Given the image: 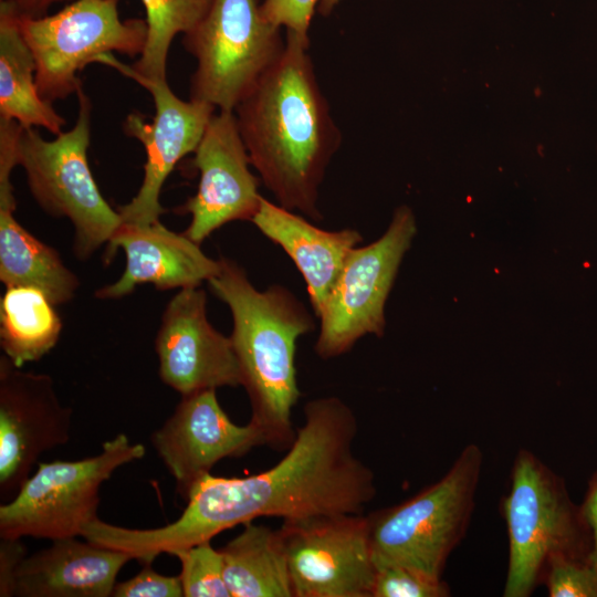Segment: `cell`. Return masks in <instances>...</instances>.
I'll return each mask as SVG.
<instances>
[{"label":"cell","instance_id":"cell-1","mask_svg":"<svg viewBox=\"0 0 597 597\" xmlns=\"http://www.w3.org/2000/svg\"><path fill=\"white\" fill-rule=\"evenodd\" d=\"M357 420L337 397L304 406V422L286 454L244 478H202L176 520L179 536L196 545L258 517L283 521L363 514L376 495L375 475L353 450Z\"/></svg>","mask_w":597,"mask_h":597},{"label":"cell","instance_id":"cell-2","mask_svg":"<svg viewBox=\"0 0 597 597\" xmlns=\"http://www.w3.org/2000/svg\"><path fill=\"white\" fill-rule=\"evenodd\" d=\"M308 46L286 32L282 55L233 113L251 166L276 203L318 221V189L342 135Z\"/></svg>","mask_w":597,"mask_h":597},{"label":"cell","instance_id":"cell-3","mask_svg":"<svg viewBox=\"0 0 597 597\" xmlns=\"http://www.w3.org/2000/svg\"><path fill=\"white\" fill-rule=\"evenodd\" d=\"M220 263L219 273L208 284L231 312L230 338L251 405L250 421L262 430L266 444L290 448L296 436L292 409L301 395L296 343L314 328L313 318L284 286L260 291L235 261L221 256Z\"/></svg>","mask_w":597,"mask_h":597},{"label":"cell","instance_id":"cell-4","mask_svg":"<svg viewBox=\"0 0 597 597\" xmlns=\"http://www.w3.org/2000/svg\"><path fill=\"white\" fill-rule=\"evenodd\" d=\"M501 513L509 537L503 597H530L554 559H588L591 536L579 504L564 478L530 450L513 460Z\"/></svg>","mask_w":597,"mask_h":597},{"label":"cell","instance_id":"cell-5","mask_svg":"<svg viewBox=\"0 0 597 597\" xmlns=\"http://www.w3.org/2000/svg\"><path fill=\"white\" fill-rule=\"evenodd\" d=\"M482 463V450L469 443L440 480L367 515L376 568L400 565L442 579L448 558L468 531Z\"/></svg>","mask_w":597,"mask_h":597},{"label":"cell","instance_id":"cell-6","mask_svg":"<svg viewBox=\"0 0 597 597\" xmlns=\"http://www.w3.org/2000/svg\"><path fill=\"white\" fill-rule=\"evenodd\" d=\"M76 96L75 124L53 139H44L35 128L21 127L17 164L24 169L39 207L53 218L71 221L73 252L84 261L108 243L122 218L101 193L88 165L92 103L83 85Z\"/></svg>","mask_w":597,"mask_h":597},{"label":"cell","instance_id":"cell-7","mask_svg":"<svg viewBox=\"0 0 597 597\" xmlns=\"http://www.w3.org/2000/svg\"><path fill=\"white\" fill-rule=\"evenodd\" d=\"M182 44L196 60L190 100L231 112L285 49L258 0H213Z\"/></svg>","mask_w":597,"mask_h":597},{"label":"cell","instance_id":"cell-8","mask_svg":"<svg viewBox=\"0 0 597 597\" xmlns=\"http://www.w3.org/2000/svg\"><path fill=\"white\" fill-rule=\"evenodd\" d=\"M142 443L124 433L103 443L93 457L38 463L19 492L0 505V537L50 541L82 536L97 517L100 489L122 465L145 455Z\"/></svg>","mask_w":597,"mask_h":597},{"label":"cell","instance_id":"cell-9","mask_svg":"<svg viewBox=\"0 0 597 597\" xmlns=\"http://www.w3.org/2000/svg\"><path fill=\"white\" fill-rule=\"evenodd\" d=\"M20 29L36 63V85L48 102L64 100L83 85L78 73L106 53L139 56L147 25L123 20L118 0H73L53 14H20Z\"/></svg>","mask_w":597,"mask_h":597},{"label":"cell","instance_id":"cell-10","mask_svg":"<svg viewBox=\"0 0 597 597\" xmlns=\"http://www.w3.org/2000/svg\"><path fill=\"white\" fill-rule=\"evenodd\" d=\"M416 232L415 216L402 206L378 240L349 252L318 316L320 357L341 356L366 335L383 336L386 302Z\"/></svg>","mask_w":597,"mask_h":597},{"label":"cell","instance_id":"cell-11","mask_svg":"<svg viewBox=\"0 0 597 597\" xmlns=\"http://www.w3.org/2000/svg\"><path fill=\"white\" fill-rule=\"evenodd\" d=\"M96 63L117 70L146 88L153 97L155 114L147 122L139 113H130L124 122L127 136L140 142L146 160L137 193L117 210L123 222L151 223L159 220L165 209L160 192L176 165L193 154L216 113L210 104L180 100L169 87L167 78H148L136 73L132 65L118 61L112 53Z\"/></svg>","mask_w":597,"mask_h":597},{"label":"cell","instance_id":"cell-12","mask_svg":"<svg viewBox=\"0 0 597 597\" xmlns=\"http://www.w3.org/2000/svg\"><path fill=\"white\" fill-rule=\"evenodd\" d=\"M293 597H371L376 566L363 514L283 521Z\"/></svg>","mask_w":597,"mask_h":597},{"label":"cell","instance_id":"cell-13","mask_svg":"<svg viewBox=\"0 0 597 597\" xmlns=\"http://www.w3.org/2000/svg\"><path fill=\"white\" fill-rule=\"evenodd\" d=\"M72 409L64 406L52 377L22 370L0 357V498L10 501L40 457L66 444Z\"/></svg>","mask_w":597,"mask_h":597},{"label":"cell","instance_id":"cell-14","mask_svg":"<svg viewBox=\"0 0 597 597\" xmlns=\"http://www.w3.org/2000/svg\"><path fill=\"white\" fill-rule=\"evenodd\" d=\"M193 155L198 188L179 211L190 214L184 233L200 244L229 222L251 221L263 197L233 112L213 114Z\"/></svg>","mask_w":597,"mask_h":597},{"label":"cell","instance_id":"cell-15","mask_svg":"<svg viewBox=\"0 0 597 597\" xmlns=\"http://www.w3.org/2000/svg\"><path fill=\"white\" fill-rule=\"evenodd\" d=\"M154 346L161 381L181 396L241 385L231 338L209 322L201 286L181 289L166 304Z\"/></svg>","mask_w":597,"mask_h":597},{"label":"cell","instance_id":"cell-16","mask_svg":"<svg viewBox=\"0 0 597 597\" xmlns=\"http://www.w3.org/2000/svg\"><path fill=\"white\" fill-rule=\"evenodd\" d=\"M151 444L187 500L192 488L226 458H239L266 444L253 422L233 423L214 389L181 396L172 415L151 433Z\"/></svg>","mask_w":597,"mask_h":597},{"label":"cell","instance_id":"cell-17","mask_svg":"<svg viewBox=\"0 0 597 597\" xmlns=\"http://www.w3.org/2000/svg\"><path fill=\"white\" fill-rule=\"evenodd\" d=\"M118 249L124 251L125 269L115 282L95 291L98 300L123 298L142 284H151L159 291L201 286L221 269L220 259L208 256L199 243L184 232L169 230L160 220L151 223L122 221L106 244V263Z\"/></svg>","mask_w":597,"mask_h":597},{"label":"cell","instance_id":"cell-18","mask_svg":"<svg viewBox=\"0 0 597 597\" xmlns=\"http://www.w3.org/2000/svg\"><path fill=\"white\" fill-rule=\"evenodd\" d=\"M27 556L17 573L15 596L107 597L116 577L132 557L121 551L74 537Z\"/></svg>","mask_w":597,"mask_h":597},{"label":"cell","instance_id":"cell-19","mask_svg":"<svg viewBox=\"0 0 597 597\" xmlns=\"http://www.w3.org/2000/svg\"><path fill=\"white\" fill-rule=\"evenodd\" d=\"M251 222L280 245L302 274L310 302L318 318L349 252L363 241L355 229H321L264 197Z\"/></svg>","mask_w":597,"mask_h":597},{"label":"cell","instance_id":"cell-20","mask_svg":"<svg viewBox=\"0 0 597 597\" xmlns=\"http://www.w3.org/2000/svg\"><path fill=\"white\" fill-rule=\"evenodd\" d=\"M12 182L0 184V281L42 291L55 305L71 302L80 279L63 262L59 251L44 243L14 217Z\"/></svg>","mask_w":597,"mask_h":597},{"label":"cell","instance_id":"cell-21","mask_svg":"<svg viewBox=\"0 0 597 597\" xmlns=\"http://www.w3.org/2000/svg\"><path fill=\"white\" fill-rule=\"evenodd\" d=\"M0 117L23 128L62 133L65 119L45 101L36 85V63L20 29L14 0L0 2Z\"/></svg>","mask_w":597,"mask_h":597},{"label":"cell","instance_id":"cell-22","mask_svg":"<svg viewBox=\"0 0 597 597\" xmlns=\"http://www.w3.org/2000/svg\"><path fill=\"white\" fill-rule=\"evenodd\" d=\"M220 552L231 597H293L280 530L247 523Z\"/></svg>","mask_w":597,"mask_h":597},{"label":"cell","instance_id":"cell-23","mask_svg":"<svg viewBox=\"0 0 597 597\" xmlns=\"http://www.w3.org/2000/svg\"><path fill=\"white\" fill-rule=\"evenodd\" d=\"M55 306L35 287H6L0 300V345L17 367L40 360L57 344L63 324Z\"/></svg>","mask_w":597,"mask_h":597},{"label":"cell","instance_id":"cell-24","mask_svg":"<svg viewBox=\"0 0 597 597\" xmlns=\"http://www.w3.org/2000/svg\"><path fill=\"white\" fill-rule=\"evenodd\" d=\"M147 25L146 43L133 70L148 78H166L170 45L178 34L191 31L213 0H140Z\"/></svg>","mask_w":597,"mask_h":597},{"label":"cell","instance_id":"cell-25","mask_svg":"<svg viewBox=\"0 0 597 597\" xmlns=\"http://www.w3.org/2000/svg\"><path fill=\"white\" fill-rule=\"evenodd\" d=\"M179 578L185 597H231L224 579L223 558L211 541L178 552Z\"/></svg>","mask_w":597,"mask_h":597},{"label":"cell","instance_id":"cell-26","mask_svg":"<svg viewBox=\"0 0 597 597\" xmlns=\"http://www.w3.org/2000/svg\"><path fill=\"white\" fill-rule=\"evenodd\" d=\"M449 585L400 565L376 568L371 597H448Z\"/></svg>","mask_w":597,"mask_h":597},{"label":"cell","instance_id":"cell-27","mask_svg":"<svg viewBox=\"0 0 597 597\" xmlns=\"http://www.w3.org/2000/svg\"><path fill=\"white\" fill-rule=\"evenodd\" d=\"M543 584L549 597H597V565L588 559H554Z\"/></svg>","mask_w":597,"mask_h":597},{"label":"cell","instance_id":"cell-28","mask_svg":"<svg viewBox=\"0 0 597 597\" xmlns=\"http://www.w3.org/2000/svg\"><path fill=\"white\" fill-rule=\"evenodd\" d=\"M151 564L132 578L116 583L112 591L114 597H181L184 596L179 576H166L155 572Z\"/></svg>","mask_w":597,"mask_h":597},{"label":"cell","instance_id":"cell-29","mask_svg":"<svg viewBox=\"0 0 597 597\" xmlns=\"http://www.w3.org/2000/svg\"><path fill=\"white\" fill-rule=\"evenodd\" d=\"M320 0H264L263 15L274 25L284 27L286 32L310 41L308 29L314 9Z\"/></svg>","mask_w":597,"mask_h":597},{"label":"cell","instance_id":"cell-30","mask_svg":"<svg viewBox=\"0 0 597 597\" xmlns=\"http://www.w3.org/2000/svg\"><path fill=\"white\" fill-rule=\"evenodd\" d=\"M22 538L0 537V596H15L17 573L27 557Z\"/></svg>","mask_w":597,"mask_h":597},{"label":"cell","instance_id":"cell-31","mask_svg":"<svg viewBox=\"0 0 597 597\" xmlns=\"http://www.w3.org/2000/svg\"><path fill=\"white\" fill-rule=\"evenodd\" d=\"M579 506L591 536L588 561L597 565V468L587 482V489Z\"/></svg>","mask_w":597,"mask_h":597},{"label":"cell","instance_id":"cell-32","mask_svg":"<svg viewBox=\"0 0 597 597\" xmlns=\"http://www.w3.org/2000/svg\"><path fill=\"white\" fill-rule=\"evenodd\" d=\"M73 0H14L17 8L22 15L39 17L57 2Z\"/></svg>","mask_w":597,"mask_h":597},{"label":"cell","instance_id":"cell-33","mask_svg":"<svg viewBox=\"0 0 597 597\" xmlns=\"http://www.w3.org/2000/svg\"><path fill=\"white\" fill-rule=\"evenodd\" d=\"M339 0H320V12L328 14Z\"/></svg>","mask_w":597,"mask_h":597}]
</instances>
